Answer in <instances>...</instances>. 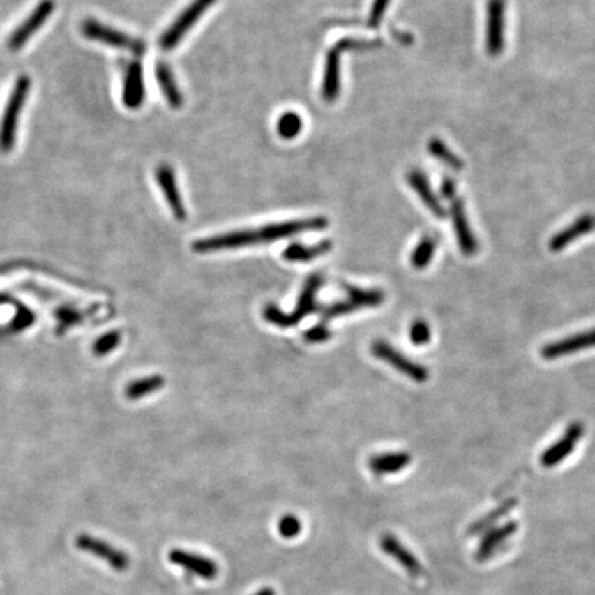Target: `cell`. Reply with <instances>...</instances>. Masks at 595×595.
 <instances>
[{
    "label": "cell",
    "mask_w": 595,
    "mask_h": 595,
    "mask_svg": "<svg viewBox=\"0 0 595 595\" xmlns=\"http://www.w3.org/2000/svg\"><path fill=\"white\" fill-rule=\"evenodd\" d=\"M428 151L434 159L438 162L444 163L448 168L453 171H460L465 167V163L462 162L439 138H432L428 144Z\"/></svg>",
    "instance_id": "obj_27"
},
{
    "label": "cell",
    "mask_w": 595,
    "mask_h": 595,
    "mask_svg": "<svg viewBox=\"0 0 595 595\" xmlns=\"http://www.w3.org/2000/svg\"><path fill=\"white\" fill-rule=\"evenodd\" d=\"M145 80L142 63L135 59L130 62L123 84V104L128 109H138L145 103Z\"/></svg>",
    "instance_id": "obj_14"
},
{
    "label": "cell",
    "mask_w": 595,
    "mask_h": 595,
    "mask_svg": "<svg viewBox=\"0 0 595 595\" xmlns=\"http://www.w3.org/2000/svg\"><path fill=\"white\" fill-rule=\"evenodd\" d=\"M380 548L384 554L391 557L394 561H397L411 576H421L423 572V568L421 562L416 559V557L401 544L396 536L386 534L380 538Z\"/></svg>",
    "instance_id": "obj_17"
},
{
    "label": "cell",
    "mask_w": 595,
    "mask_h": 595,
    "mask_svg": "<svg viewBox=\"0 0 595 595\" xmlns=\"http://www.w3.org/2000/svg\"><path fill=\"white\" fill-rule=\"evenodd\" d=\"M120 339H121V333L119 331H112L105 333L104 336H101L100 339H97L93 347L96 356L109 354L112 350H114L120 345Z\"/></svg>",
    "instance_id": "obj_33"
},
{
    "label": "cell",
    "mask_w": 595,
    "mask_h": 595,
    "mask_svg": "<svg viewBox=\"0 0 595 595\" xmlns=\"http://www.w3.org/2000/svg\"><path fill=\"white\" fill-rule=\"evenodd\" d=\"M357 310H359V308L350 299H347V301L336 302V303L323 309L322 319H323V322H329V320H333L336 317H340V316L357 312Z\"/></svg>",
    "instance_id": "obj_32"
},
{
    "label": "cell",
    "mask_w": 595,
    "mask_h": 595,
    "mask_svg": "<svg viewBox=\"0 0 595 595\" xmlns=\"http://www.w3.org/2000/svg\"><path fill=\"white\" fill-rule=\"evenodd\" d=\"M54 10L53 0H42L32 14L13 32L8 39V49L17 52L25 46V43L45 25Z\"/></svg>",
    "instance_id": "obj_8"
},
{
    "label": "cell",
    "mask_w": 595,
    "mask_h": 595,
    "mask_svg": "<svg viewBox=\"0 0 595 595\" xmlns=\"http://www.w3.org/2000/svg\"><path fill=\"white\" fill-rule=\"evenodd\" d=\"M328 227V219L324 217L303 218L271 223L259 229H247L250 247L258 244H271L273 241L292 237L313 230H323Z\"/></svg>",
    "instance_id": "obj_2"
},
{
    "label": "cell",
    "mask_w": 595,
    "mask_h": 595,
    "mask_svg": "<svg viewBox=\"0 0 595 595\" xmlns=\"http://www.w3.org/2000/svg\"><path fill=\"white\" fill-rule=\"evenodd\" d=\"M407 181L411 185V188L414 189V192L419 196L422 203L429 209V211L433 213L435 217L444 218L446 216L444 206L441 204V202L435 196V193H434L433 189L429 183L428 176L422 171L411 170L407 174Z\"/></svg>",
    "instance_id": "obj_19"
},
{
    "label": "cell",
    "mask_w": 595,
    "mask_h": 595,
    "mask_svg": "<svg viewBox=\"0 0 595 595\" xmlns=\"http://www.w3.org/2000/svg\"><path fill=\"white\" fill-rule=\"evenodd\" d=\"M515 504H517V500L515 499H509V500H506V502H503L500 506H497V507H495L492 511H489L487 515H484L483 518H480L477 522H474L472 527H470V529H469V534H472V535H477V534H484V532H487L488 529H490V528H493V525L499 521V520H502L503 517H506L514 507H515Z\"/></svg>",
    "instance_id": "obj_24"
},
{
    "label": "cell",
    "mask_w": 595,
    "mask_h": 595,
    "mask_svg": "<svg viewBox=\"0 0 595 595\" xmlns=\"http://www.w3.org/2000/svg\"><path fill=\"white\" fill-rule=\"evenodd\" d=\"M371 352L377 359L387 363L389 366H391L394 370H397L407 378L412 379L419 383H423L429 379V371L426 367L408 359L400 350L394 349L391 345H389L382 339L372 342Z\"/></svg>",
    "instance_id": "obj_6"
},
{
    "label": "cell",
    "mask_w": 595,
    "mask_h": 595,
    "mask_svg": "<svg viewBox=\"0 0 595 595\" xmlns=\"http://www.w3.org/2000/svg\"><path fill=\"white\" fill-rule=\"evenodd\" d=\"M29 87H31L29 77L20 76L8 97L7 105L4 108V113L1 117V123H0V151L1 152H10L14 148L18 117L25 105Z\"/></svg>",
    "instance_id": "obj_3"
},
{
    "label": "cell",
    "mask_w": 595,
    "mask_h": 595,
    "mask_svg": "<svg viewBox=\"0 0 595 595\" xmlns=\"http://www.w3.org/2000/svg\"><path fill=\"white\" fill-rule=\"evenodd\" d=\"M302 532V522L294 514H285L278 521V534L284 539H295Z\"/></svg>",
    "instance_id": "obj_30"
},
{
    "label": "cell",
    "mask_w": 595,
    "mask_h": 595,
    "mask_svg": "<svg viewBox=\"0 0 595 595\" xmlns=\"http://www.w3.org/2000/svg\"><path fill=\"white\" fill-rule=\"evenodd\" d=\"M155 73H156L159 87L168 105L174 109L181 108L183 104V97H182V93L179 91V87L175 82L174 73L171 72L170 66L164 62H158Z\"/></svg>",
    "instance_id": "obj_22"
},
{
    "label": "cell",
    "mask_w": 595,
    "mask_h": 595,
    "mask_svg": "<svg viewBox=\"0 0 595 595\" xmlns=\"http://www.w3.org/2000/svg\"><path fill=\"white\" fill-rule=\"evenodd\" d=\"M168 561L204 580H214L219 573V566L214 559L182 548H172L168 552Z\"/></svg>",
    "instance_id": "obj_7"
},
{
    "label": "cell",
    "mask_w": 595,
    "mask_h": 595,
    "mask_svg": "<svg viewBox=\"0 0 595 595\" xmlns=\"http://www.w3.org/2000/svg\"><path fill=\"white\" fill-rule=\"evenodd\" d=\"M216 1L217 0H193L163 33L160 38L162 50L168 52L175 49L183 36L195 27V24Z\"/></svg>",
    "instance_id": "obj_5"
},
{
    "label": "cell",
    "mask_w": 595,
    "mask_h": 595,
    "mask_svg": "<svg viewBox=\"0 0 595 595\" xmlns=\"http://www.w3.org/2000/svg\"><path fill=\"white\" fill-rule=\"evenodd\" d=\"M340 53L342 50L335 45L325 57L324 77L322 84L325 103H335L340 93Z\"/></svg>",
    "instance_id": "obj_18"
},
{
    "label": "cell",
    "mask_w": 595,
    "mask_h": 595,
    "mask_svg": "<svg viewBox=\"0 0 595 595\" xmlns=\"http://www.w3.org/2000/svg\"><path fill=\"white\" fill-rule=\"evenodd\" d=\"M164 378L160 375H152L148 378L138 379L126 387V396L128 400H141L158 390L163 389Z\"/></svg>",
    "instance_id": "obj_26"
},
{
    "label": "cell",
    "mask_w": 595,
    "mask_h": 595,
    "mask_svg": "<svg viewBox=\"0 0 595 595\" xmlns=\"http://www.w3.org/2000/svg\"><path fill=\"white\" fill-rule=\"evenodd\" d=\"M303 338L308 343H324L332 338V332L329 331V328L324 323H322V324L315 325V326L309 328L308 331H305Z\"/></svg>",
    "instance_id": "obj_34"
},
{
    "label": "cell",
    "mask_w": 595,
    "mask_h": 595,
    "mask_svg": "<svg viewBox=\"0 0 595 595\" xmlns=\"http://www.w3.org/2000/svg\"><path fill=\"white\" fill-rule=\"evenodd\" d=\"M156 181L162 189L165 202L172 211V216L178 220L186 219V210L182 202V196L178 188V182L175 178L174 170L168 164H160L156 168Z\"/></svg>",
    "instance_id": "obj_15"
},
{
    "label": "cell",
    "mask_w": 595,
    "mask_h": 595,
    "mask_svg": "<svg viewBox=\"0 0 595 595\" xmlns=\"http://www.w3.org/2000/svg\"><path fill=\"white\" fill-rule=\"evenodd\" d=\"M518 529L517 522L510 521L502 527H493L490 529H488L483 538V541H480L477 552H476V558L477 561H485L489 557H492L496 550L507 541L510 539Z\"/></svg>",
    "instance_id": "obj_20"
},
{
    "label": "cell",
    "mask_w": 595,
    "mask_h": 595,
    "mask_svg": "<svg viewBox=\"0 0 595 595\" xmlns=\"http://www.w3.org/2000/svg\"><path fill=\"white\" fill-rule=\"evenodd\" d=\"M323 285V276L319 273L312 274L298 301V305L295 308L294 312L291 313H285L283 312L280 308H277L276 305H266L264 308V317L266 319L268 323L280 326V328H291L294 325L299 324L302 322L303 317L315 313L317 310V302H316V295L320 291Z\"/></svg>",
    "instance_id": "obj_1"
},
{
    "label": "cell",
    "mask_w": 595,
    "mask_h": 595,
    "mask_svg": "<svg viewBox=\"0 0 595 595\" xmlns=\"http://www.w3.org/2000/svg\"><path fill=\"white\" fill-rule=\"evenodd\" d=\"M390 1L391 0H374L371 11H370V17H368V27L370 28H378Z\"/></svg>",
    "instance_id": "obj_35"
},
{
    "label": "cell",
    "mask_w": 595,
    "mask_h": 595,
    "mask_svg": "<svg viewBox=\"0 0 595 595\" xmlns=\"http://www.w3.org/2000/svg\"><path fill=\"white\" fill-rule=\"evenodd\" d=\"M347 298L359 308H377L383 303L384 294L382 289H363L354 285H346Z\"/></svg>",
    "instance_id": "obj_25"
},
{
    "label": "cell",
    "mask_w": 595,
    "mask_h": 595,
    "mask_svg": "<svg viewBox=\"0 0 595 595\" xmlns=\"http://www.w3.org/2000/svg\"><path fill=\"white\" fill-rule=\"evenodd\" d=\"M435 248H437V241L434 240L433 237H423L416 244V247L411 255V264H412L414 269H416V271L426 269L433 259Z\"/></svg>",
    "instance_id": "obj_28"
},
{
    "label": "cell",
    "mask_w": 595,
    "mask_h": 595,
    "mask_svg": "<svg viewBox=\"0 0 595 595\" xmlns=\"http://www.w3.org/2000/svg\"><path fill=\"white\" fill-rule=\"evenodd\" d=\"M253 595H276V593H274V590L271 587H264V589H261L259 592H257L255 594Z\"/></svg>",
    "instance_id": "obj_37"
},
{
    "label": "cell",
    "mask_w": 595,
    "mask_h": 595,
    "mask_svg": "<svg viewBox=\"0 0 595 595\" xmlns=\"http://www.w3.org/2000/svg\"><path fill=\"white\" fill-rule=\"evenodd\" d=\"M329 250H332V241L329 240H323L309 247L303 244H291L283 251V258L288 262H308L323 257Z\"/></svg>",
    "instance_id": "obj_23"
},
{
    "label": "cell",
    "mask_w": 595,
    "mask_h": 595,
    "mask_svg": "<svg viewBox=\"0 0 595 595\" xmlns=\"http://www.w3.org/2000/svg\"><path fill=\"white\" fill-rule=\"evenodd\" d=\"M451 217H452V223H453V229H455V234H456L460 251L466 257L476 255L479 251V241L470 227L469 219L465 211V203L460 199L452 200Z\"/></svg>",
    "instance_id": "obj_13"
},
{
    "label": "cell",
    "mask_w": 595,
    "mask_h": 595,
    "mask_svg": "<svg viewBox=\"0 0 595 595\" xmlns=\"http://www.w3.org/2000/svg\"><path fill=\"white\" fill-rule=\"evenodd\" d=\"M441 195L444 199L446 200H455V195H456V183L455 181L445 178L444 182L441 183Z\"/></svg>",
    "instance_id": "obj_36"
},
{
    "label": "cell",
    "mask_w": 595,
    "mask_h": 595,
    "mask_svg": "<svg viewBox=\"0 0 595 595\" xmlns=\"http://www.w3.org/2000/svg\"><path fill=\"white\" fill-rule=\"evenodd\" d=\"M504 14L506 0H488L485 45L492 57H497L504 49Z\"/></svg>",
    "instance_id": "obj_9"
},
{
    "label": "cell",
    "mask_w": 595,
    "mask_h": 595,
    "mask_svg": "<svg viewBox=\"0 0 595 595\" xmlns=\"http://www.w3.org/2000/svg\"><path fill=\"white\" fill-rule=\"evenodd\" d=\"M412 458L407 452H393V453H382L372 456L368 462L371 472L377 476L393 474L404 470L409 466Z\"/></svg>",
    "instance_id": "obj_21"
},
{
    "label": "cell",
    "mask_w": 595,
    "mask_h": 595,
    "mask_svg": "<svg viewBox=\"0 0 595 595\" xmlns=\"http://www.w3.org/2000/svg\"><path fill=\"white\" fill-rule=\"evenodd\" d=\"M409 339L415 346L428 345L432 339V331L429 324L422 319L415 320L409 328Z\"/></svg>",
    "instance_id": "obj_31"
},
{
    "label": "cell",
    "mask_w": 595,
    "mask_h": 595,
    "mask_svg": "<svg viewBox=\"0 0 595 595\" xmlns=\"http://www.w3.org/2000/svg\"><path fill=\"white\" fill-rule=\"evenodd\" d=\"M76 545L80 550L107 561L109 566H112L114 571L123 572L130 568V557L123 550L116 548L107 541L93 538L90 535H80L76 539Z\"/></svg>",
    "instance_id": "obj_10"
},
{
    "label": "cell",
    "mask_w": 595,
    "mask_h": 595,
    "mask_svg": "<svg viewBox=\"0 0 595 595\" xmlns=\"http://www.w3.org/2000/svg\"><path fill=\"white\" fill-rule=\"evenodd\" d=\"M303 127V120L296 112H284L277 120V133L283 140L296 138Z\"/></svg>",
    "instance_id": "obj_29"
},
{
    "label": "cell",
    "mask_w": 595,
    "mask_h": 595,
    "mask_svg": "<svg viewBox=\"0 0 595 595\" xmlns=\"http://www.w3.org/2000/svg\"><path fill=\"white\" fill-rule=\"evenodd\" d=\"M82 32L90 40L104 43L114 49L127 50V52H131L133 54L142 55L146 52V45L141 39L128 36L127 33L120 32L114 28H110L108 25L93 18H87L83 21Z\"/></svg>",
    "instance_id": "obj_4"
},
{
    "label": "cell",
    "mask_w": 595,
    "mask_h": 595,
    "mask_svg": "<svg viewBox=\"0 0 595 595\" xmlns=\"http://www.w3.org/2000/svg\"><path fill=\"white\" fill-rule=\"evenodd\" d=\"M592 347H595V328L545 345L541 349V357L545 360H555Z\"/></svg>",
    "instance_id": "obj_11"
},
{
    "label": "cell",
    "mask_w": 595,
    "mask_h": 595,
    "mask_svg": "<svg viewBox=\"0 0 595 595\" xmlns=\"http://www.w3.org/2000/svg\"><path fill=\"white\" fill-rule=\"evenodd\" d=\"M583 433H585V428L582 423L579 422L572 423L557 442H554L551 446H548L543 452L541 458V465L544 467H554L559 465L572 453V451L578 445Z\"/></svg>",
    "instance_id": "obj_12"
},
{
    "label": "cell",
    "mask_w": 595,
    "mask_h": 595,
    "mask_svg": "<svg viewBox=\"0 0 595 595\" xmlns=\"http://www.w3.org/2000/svg\"><path fill=\"white\" fill-rule=\"evenodd\" d=\"M595 230V216L593 214H585L578 218L573 223L566 226L565 229L559 230L557 234H554L550 239L548 248L552 253H559L565 250L568 246H571L578 239L590 234Z\"/></svg>",
    "instance_id": "obj_16"
}]
</instances>
